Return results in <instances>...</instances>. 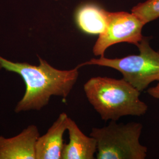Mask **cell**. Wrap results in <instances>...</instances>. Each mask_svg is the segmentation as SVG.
<instances>
[{
    "mask_svg": "<svg viewBox=\"0 0 159 159\" xmlns=\"http://www.w3.org/2000/svg\"><path fill=\"white\" fill-rule=\"evenodd\" d=\"M40 64L12 62L0 56V69L18 74L25 84L23 98L17 103L15 112L40 110L52 96L66 98L73 90L79 75L80 64L69 70H61L39 57Z\"/></svg>",
    "mask_w": 159,
    "mask_h": 159,
    "instance_id": "cell-1",
    "label": "cell"
},
{
    "mask_svg": "<svg viewBox=\"0 0 159 159\" xmlns=\"http://www.w3.org/2000/svg\"><path fill=\"white\" fill-rule=\"evenodd\" d=\"M84 90L88 101L104 121L141 116L148 111V105L140 99V92L123 79L92 77L84 84Z\"/></svg>",
    "mask_w": 159,
    "mask_h": 159,
    "instance_id": "cell-2",
    "label": "cell"
},
{
    "mask_svg": "<svg viewBox=\"0 0 159 159\" xmlns=\"http://www.w3.org/2000/svg\"><path fill=\"white\" fill-rule=\"evenodd\" d=\"M116 121L111 120L108 125L91 129L90 136L96 140L97 144V159H145L148 148L140 143L142 125Z\"/></svg>",
    "mask_w": 159,
    "mask_h": 159,
    "instance_id": "cell-3",
    "label": "cell"
},
{
    "mask_svg": "<svg viewBox=\"0 0 159 159\" xmlns=\"http://www.w3.org/2000/svg\"><path fill=\"white\" fill-rule=\"evenodd\" d=\"M137 47L139 55H131L121 58L100 57L92 58L80 64L81 67L95 65L113 68L123 75V79L140 92L152 83L159 81V52L149 45L147 37L143 38Z\"/></svg>",
    "mask_w": 159,
    "mask_h": 159,
    "instance_id": "cell-4",
    "label": "cell"
},
{
    "mask_svg": "<svg viewBox=\"0 0 159 159\" xmlns=\"http://www.w3.org/2000/svg\"><path fill=\"white\" fill-rule=\"evenodd\" d=\"M144 25L142 20L133 13L109 12L107 28L99 35L93 47L94 54L104 57L108 47L120 43L137 46L143 38L142 29Z\"/></svg>",
    "mask_w": 159,
    "mask_h": 159,
    "instance_id": "cell-5",
    "label": "cell"
},
{
    "mask_svg": "<svg viewBox=\"0 0 159 159\" xmlns=\"http://www.w3.org/2000/svg\"><path fill=\"white\" fill-rule=\"evenodd\" d=\"M40 133L35 125H30L16 136H0V159H35V144Z\"/></svg>",
    "mask_w": 159,
    "mask_h": 159,
    "instance_id": "cell-6",
    "label": "cell"
},
{
    "mask_svg": "<svg viewBox=\"0 0 159 159\" xmlns=\"http://www.w3.org/2000/svg\"><path fill=\"white\" fill-rule=\"evenodd\" d=\"M68 116L60 114L45 134L35 144V159H61L64 148L63 135L67 130Z\"/></svg>",
    "mask_w": 159,
    "mask_h": 159,
    "instance_id": "cell-7",
    "label": "cell"
},
{
    "mask_svg": "<svg viewBox=\"0 0 159 159\" xmlns=\"http://www.w3.org/2000/svg\"><path fill=\"white\" fill-rule=\"evenodd\" d=\"M67 130L69 142L64 144L61 159H94L97 151L96 140L88 137L80 129L73 120L68 118Z\"/></svg>",
    "mask_w": 159,
    "mask_h": 159,
    "instance_id": "cell-8",
    "label": "cell"
},
{
    "mask_svg": "<svg viewBox=\"0 0 159 159\" xmlns=\"http://www.w3.org/2000/svg\"><path fill=\"white\" fill-rule=\"evenodd\" d=\"M108 12L96 4H84L75 12V23L84 33L100 35L107 28Z\"/></svg>",
    "mask_w": 159,
    "mask_h": 159,
    "instance_id": "cell-9",
    "label": "cell"
},
{
    "mask_svg": "<svg viewBox=\"0 0 159 159\" xmlns=\"http://www.w3.org/2000/svg\"><path fill=\"white\" fill-rule=\"evenodd\" d=\"M131 12L146 24L159 18V0H148L135 6Z\"/></svg>",
    "mask_w": 159,
    "mask_h": 159,
    "instance_id": "cell-10",
    "label": "cell"
},
{
    "mask_svg": "<svg viewBox=\"0 0 159 159\" xmlns=\"http://www.w3.org/2000/svg\"><path fill=\"white\" fill-rule=\"evenodd\" d=\"M148 93L150 96L159 100V83L156 86L149 89Z\"/></svg>",
    "mask_w": 159,
    "mask_h": 159,
    "instance_id": "cell-11",
    "label": "cell"
}]
</instances>
